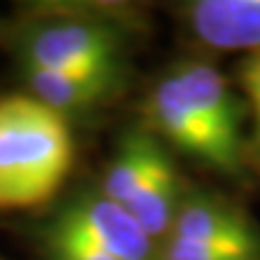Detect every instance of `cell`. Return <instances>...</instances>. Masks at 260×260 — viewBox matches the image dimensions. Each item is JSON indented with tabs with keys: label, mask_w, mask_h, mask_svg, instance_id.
Listing matches in <instances>:
<instances>
[{
	"label": "cell",
	"mask_w": 260,
	"mask_h": 260,
	"mask_svg": "<svg viewBox=\"0 0 260 260\" xmlns=\"http://www.w3.org/2000/svg\"><path fill=\"white\" fill-rule=\"evenodd\" d=\"M183 22L198 44L222 53H260V0H193Z\"/></svg>",
	"instance_id": "6"
},
{
	"label": "cell",
	"mask_w": 260,
	"mask_h": 260,
	"mask_svg": "<svg viewBox=\"0 0 260 260\" xmlns=\"http://www.w3.org/2000/svg\"><path fill=\"white\" fill-rule=\"evenodd\" d=\"M157 260H260V255L217 251V248H205V246L176 241V239H164L159 243Z\"/></svg>",
	"instance_id": "12"
},
{
	"label": "cell",
	"mask_w": 260,
	"mask_h": 260,
	"mask_svg": "<svg viewBox=\"0 0 260 260\" xmlns=\"http://www.w3.org/2000/svg\"><path fill=\"white\" fill-rule=\"evenodd\" d=\"M167 239L260 255V229L241 207L214 193L186 190Z\"/></svg>",
	"instance_id": "5"
},
{
	"label": "cell",
	"mask_w": 260,
	"mask_h": 260,
	"mask_svg": "<svg viewBox=\"0 0 260 260\" xmlns=\"http://www.w3.org/2000/svg\"><path fill=\"white\" fill-rule=\"evenodd\" d=\"M31 96L51 106L60 116L94 111L123 89L121 75H68L51 70H24Z\"/></svg>",
	"instance_id": "8"
},
{
	"label": "cell",
	"mask_w": 260,
	"mask_h": 260,
	"mask_svg": "<svg viewBox=\"0 0 260 260\" xmlns=\"http://www.w3.org/2000/svg\"><path fill=\"white\" fill-rule=\"evenodd\" d=\"M239 84L253 116V149L260 152V53L239 63Z\"/></svg>",
	"instance_id": "13"
},
{
	"label": "cell",
	"mask_w": 260,
	"mask_h": 260,
	"mask_svg": "<svg viewBox=\"0 0 260 260\" xmlns=\"http://www.w3.org/2000/svg\"><path fill=\"white\" fill-rule=\"evenodd\" d=\"M17 48L24 70L125 77L121 29L87 17H53L19 29Z\"/></svg>",
	"instance_id": "2"
},
{
	"label": "cell",
	"mask_w": 260,
	"mask_h": 260,
	"mask_svg": "<svg viewBox=\"0 0 260 260\" xmlns=\"http://www.w3.org/2000/svg\"><path fill=\"white\" fill-rule=\"evenodd\" d=\"M145 113H147L149 128L161 140L174 145L178 152L203 161L205 167L214 169V152L210 138L198 121L193 106L188 104L186 94L178 84V77L171 68L152 87L145 102Z\"/></svg>",
	"instance_id": "7"
},
{
	"label": "cell",
	"mask_w": 260,
	"mask_h": 260,
	"mask_svg": "<svg viewBox=\"0 0 260 260\" xmlns=\"http://www.w3.org/2000/svg\"><path fill=\"white\" fill-rule=\"evenodd\" d=\"M178 84L205 128L214 152V171L224 176H241L246 169L243 104L239 102L224 73L210 60L183 58L171 65Z\"/></svg>",
	"instance_id": "3"
},
{
	"label": "cell",
	"mask_w": 260,
	"mask_h": 260,
	"mask_svg": "<svg viewBox=\"0 0 260 260\" xmlns=\"http://www.w3.org/2000/svg\"><path fill=\"white\" fill-rule=\"evenodd\" d=\"M164 152L167 149L161 147V142L147 130L135 128L125 133V138L118 142L116 154L104 171L99 190L109 200L125 207Z\"/></svg>",
	"instance_id": "10"
},
{
	"label": "cell",
	"mask_w": 260,
	"mask_h": 260,
	"mask_svg": "<svg viewBox=\"0 0 260 260\" xmlns=\"http://www.w3.org/2000/svg\"><path fill=\"white\" fill-rule=\"evenodd\" d=\"M186 190L188 188L183 186V178L178 174L176 164L164 152L125 207L138 219L140 226L157 243H161L171 234Z\"/></svg>",
	"instance_id": "9"
},
{
	"label": "cell",
	"mask_w": 260,
	"mask_h": 260,
	"mask_svg": "<svg viewBox=\"0 0 260 260\" xmlns=\"http://www.w3.org/2000/svg\"><path fill=\"white\" fill-rule=\"evenodd\" d=\"M44 248L48 260H118L96 248L82 234H77L73 226L63 224L56 217H51L44 229Z\"/></svg>",
	"instance_id": "11"
},
{
	"label": "cell",
	"mask_w": 260,
	"mask_h": 260,
	"mask_svg": "<svg viewBox=\"0 0 260 260\" xmlns=\"http://www.w3.org/2000/svg\"><path fill=\"white\" fill-rule=\"evenodd\" d=\"M73 167L68 118L27 94L0 99V207L51 200Z\"/></svg>",
	"instance_id": "1"
},
{
	"label": "cell",
	"mask_w": 260,
	"mask_h": 260,
	"mask_svg": "<svg viewBox=\"0 0 260 260\" xmlns=\"http://www.w3.org/2000/svg\"><path fill=\"white\" fill-rule=\"evenodd\" d=\"M53 217L113 258L157 260L159 243L140 226L128 207L109 200L102 190L73 195Z\"/></svg>",
	"instance_id": "4"
}]
</instances>
